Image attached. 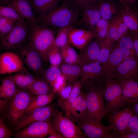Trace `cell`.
<instances>
[{"instance_id":"obj_1","label":"cell","mask_w":138,"mask_h":138,"mask_svg":"<svg viewBox=\"0 0 138 138\" xmlns=\"http://www.w3.org/2000/svg\"><path fill=\"white\" fill-rule=\"evenodd\" d=\"M61 3L50 12L37 17V22L55 30L69 26L74 27L78 20L80 8L67 0H63Z\"/></svg>"},{"instance_id":"obj_2","label":"cell","mask_w":138,"mask_h":138,"mask_svg":"<svg viewBox=\"0 0 138 138\" xmlns=\"http://www.w3.org/2000/svg\"><path fill=\"white\" fill-rule=\"evenodd\" d=\"M28 25V45L39 53L43 61L47 62L49 52L54 46L55 29L37 22Z\"/></svg>"},{"instance_id":"obj_3","label":"cell","mask_w":138,"mask_h":138,"mask_svg":"<svg viewBox=\"0 0 138 138\" xmlns=\"http://www.w3.org/2000/svg\"><path fill=\"white\" fill-rule=\"evenodd\" d=\"M103 81L86 88V114L85 118L101 122L107 115L102 92Z\"/></svg>"},{"instance_id":"obj_4","label":"cell","mask_w":138,"mask_h":138,"mask_svg":"<svg viewBox=\"0 0 138 138\" xmlns=\"http://www.w3.org/2000/svg\"><path fill=\"white\" fill-rule=\"evenodd\" d=\"M102 92L107 114L128 107L123 98L121 87L116 79L104 78Z\"/></svg>"},{"instance_id":"obj_5","label":"cell","mask_w":138,"mask_h":138,"mask_svg":"<svg viewBox=\"0 0 138 138\" xmlns=\"http://www.w3.org/2000/svg\"><path fill=\"white\" fill-rule=\"evenodd\" d=\"M33 96L28 91L18 90L10 100L7 119L13 128L24 114Z\"/></svg>"},{"instance_id":"obj_6","label":"cell","mask_w":138,"mask_h":138,"mask_svg":"<svg viewBox=\"0 0 138 138\" xmlns=\"http://www.w3.org/2000/svg\"><path fill=\"white\" fill-rule=\"evenodd\" d=\"M29 28L26 21L17 22L13 28L0 38L2 47L6 50L17 48L28 39Z\"/></svg>"},{"instance_id":"obj_7","label":"cell","mask_w":138,"mask_h":138,"mask_svg":"<svg viewBox=\"0 0 138 138\" xmlns=\"http://www.w3.org/2000/svg\"><path fill=\"white\" fill-rule=\"evenodd\" d=\"M53 125L56 130L66 138H82L85 137L78 125L61 111H56L53 117Z\"/></svg>"},{"instance_id":"obj_8","label":"cell","mask_w":138,"mask_h":138,"mask_svg":"<svg viewBox=\"0 0 138 138\" xmlns=\"http://www.w3.org/2000/svg\"><path fill=\"white\" fill-rule=\"evenodd\" d=\"M77 123L88 138H115V132L109 125L105 126L101 122L85 118Z\"/></svg>"},{"instance_id":"obj_9","label":"cell","mask_w":138,"mask_h":138,"mask_svg":"<svg viewBox=\"0 0 138 138\" xmlns=\"http://www.w3.org/2000/svg\"><path fill=\"white\" fill-rule=\"evenodd\" d=\"M56 111L51 105L36 108L29 113L24 114L13 128L18 131L33 122L49 120L53 117Z\"/></svg>"},{"instance_id":"obj_10","label":"cell","mask_w":138,"mask_h":138,"mask_svg":"<svg viewBox=\"0 0 138 138\" xmlns=\"http://www.w3.org/2000/svg\"><path fill=\"white\" fill-rule=\"evenodd\" d=\"M53 123L49 120L32 123L15 134L18 138H43L55 130Z\"/></svg>"},{"instance_id":"obj_11","label":"cell","mask_w":138,"mask_h":138,"mask_svg":"<svg viewBox=\"0 0 138 138\" xmlns=\"http://www.w3.org/2000/svg\"><path fill=\"white\" fill-rule=\"evenodd\" d=\"M82 18L74 28H79L93 32L95 27L101 18L97 4H90L80 7Z\"/></svg>"},{"instance_id":"obj_12","label":"cell","mask_w":138,"mask_h":138,"mask_svg":"<svg viewBox=\"0 0 138 138\" xmlns=\"http://www.w3.org/2000/svg\"><path fill=\"white\" fill-rule=\"evenodd\" d=\"M134 113L132 109L129 107L111 112L107 114L109 123L108 125L117 133L125 131L130 120Z\"/></svg>"},{"instance_id":"obj_13","label":"cell","mask_w":138,"mask_h":138,"mask_svg":"<svg viewBox=\"0 0 138 138\" xmlns=\"http://www.w3.org/2000/svg\"><path fill=\"white\" fill-rule=\"evenodd\" d=\"M20 56L28 68L38 75L42 76L44 72L43 61L39 53L28 45L21 48Z\"/></svg>"},{"instance_id":"obj_14","label":"cell","mask_w":138,"mask_h":138,"mask_svg":"<svg viewBox=\"0 0 138 138\" xmlns=\"http://www.w3.org/2000/svg\"><path fill=\"white\" fill-rule=\"evenodd\" d=\"M27 70L20 56L14 52H7L0 55L1 74L15 73Z\"/></svg>"},{"instance_id":"obj_15","label":"cell","mask_w":138,"mask_h":138,"mask_svg":"<svg viewBox=\"0 0 138 138\" xmlns=\"http://www.w3.org/2000/svg\"><path fill=\"white\" fill-rule=\"evenodd\" d=\"M103 75V64L96 62H93L82 66L79 80L86 88L101 80Z\"/></svg>"},{"instance_id":"obj_16","label":"cell","mask_w":138,"mask_h":138,"mask_svg":"<svg viewBox=\"0 0 138 138\" xmlns=\"http://www.w3.org/2000/svg\"><path fill=\"white\" fill-rule=\"evenodd\" d=\"M111 78L115 79H132L138 81V59L123 61L116 68Z\"/></svg>"},{"instance_id":"obj_17","label":"cell","mask_w":138,"mask_h":138,"mask_svg":"<svg viewBox=\"0 0 138 138\" xmlns=\"http://www.w3.org/2000/svg\"><path fill=\"white\" fill-rule=\"evenodd\" d=\"M115 79L121 87L123 98L128 107L138 102V81L132 79Z\"/></svg>"},{"instance_id":"obj_18","label":"cell","mask_w":138,"mask_h":138,"mask_svg":"<svg viewBox=\"0 0 138 138\" xmlns=\"http://www.w3.org/2000/svg\"><path fill=\"white\" fill-rule=\"evenodd\" d=\"M92 31L79 28H73L68 36V43L80 50L94 38Z\"/></svg>"},{"instance_id":"obj_19","label":"cell","mask_w":138,"mask_h":138,"mask_svg":"<svg viewBox=\"0 0 138 138\" xmlns=\"http://www.w3.org/2000/svg\"><path fill=\"white\" fill-rule=\"evenodd\" d=\"M80 51L77 64L82 67L87 64L96 62L99 53V41L94 37Z\"/></svg>"},{"instance_id":"obj_20","label":"cell","mask_w":138,"mask_h":138,"mask_svg":"<svg viewBox=\"0 0 138 138\" xmlns=\"http://www.w3.org/2000/svg\"><path fill=\"white\" fill-rule=\"evenodd\" d=\"M123 51L117 43L106 62L103 65V79L111 78L116 68L123 61Z\"/></svg>"},{"instance_id":"obj_21","label":"cell","mask_w":138,"mask_h":138,"mask_svg":"<svg viewBox=\"0 0 138 138\" xmlns=\"http://www.w3.org/2000/svg\"><path fill=\"white\" fill-rule=\"evenodd\" d=\"M7 6L15 10L28 24L37 22V17L29 0H12Z\"/></svg>"},{"instance_id":"obj_22","label":"cell","mask_w":138,"mask_h":138,"mask_svg":"<svg viewBox=\"0 0 138 138\" xmlns=\"http://www.w3.org/2000/svg\"><path fill=\"white\" fill-rule=\"evenodd\" d=\"M86 114L85 93L81 91L71 106L69 117L77 123L86 117Z\"/></svg>"},{"instance_id":"obj_23","label":"cell","mask_w":138,"mask_h":138,"mask_svg":"<svg viewBox=\"0 0 138 138\" xmlns=\"http://www.w3.org/2000/svg\"><path fill=\"white\" fill-rule=\"evenodd\" d=\"M29 0L37 17L44 15L53 11L63 0Z\"/></svg>"},{"instance_id":"obj_24","label":"cell","mask_w":138,"mask_h":138,"mask_svg":"<svg viewBox=\"0 0 138 138\" xmlns=\"http://www.w3.org/2000/svg\"><path fill=\"white\" fill-rule=\"evenodd\" d=\"M119 14L131 34L138 32V15L128 6H123Z\"/></svg>"},{"instance_id":"obj_25","label":"cell","mask_w":138,"mask_h":138,"mask_svg":"<svg viewBox=\"0 0 138 138\" xmlns=\"http://www.w3.org/2000/svg\"><path fill=\"white\" fill-rule=\"evenodd\" d=\"M83 85L79 80L73 83L72 90L70 95L66 100H62L58 99V105L65 111V115L69 117L71 106L76 99L80 94Z\"/></svg>"},{"instance_id":"obj_26","label":"cell","mask_w":138,"mask_h":138,"mask_svg":"<svg viewBox=\"0 0 138 138\" xmlns=\"http://www.w3.org/2000/svg\"><path fill=\"white\" fill-rule=\"evenodd\" d=\"M117 44L122 50L123 54V61L137 58L134 49L133 37L129 32L118 41Z\"/></svg>"},{"instance_id":"obj_27","label":"cell","mask_w":138,"mask_h":138,"mask_svg":"<svg viewBox=\"0 0 138 138\" xmlns=\"http://www.w3.org/2000/svg\"><path fill=\"white\" fill-rule=\"evenodd\" d=\"M9 77L17 86L26 89L29 88L36 78L27 70L17 72Z\"/></svg>"},{"instance_id":"obj_28","label":"cell","mask_w":138,"mask_h":138,"mask_svg":"<svg viewBox=\"0 0 138 138\" xmlns=\"http://www.w3.org/2000/svg\"><path fill=\"white\" fill-rule=\"evenodd\" d=\"M82 67L77 64L64 63L62 64L60 68L62 74L66 77L67 82L73 83L80 77Z\"/></svg>"},{"instance_id":"obj_29","label":"cell","mask_w":138,"mask_h":138,"mask_svg":"<svg viewBox=\"0 0 138 138\" xmlns=\"http://www.w3.org/2000/svg\"><path fill=\"white\" fill-rule=\"evenodd\" d=\"M101 18L110 21L118 11L117 6L112 1L103 0L97 4Z\"/></svg>"},{"instance_id":"obj_30","label":"cell","mask_w":138,"mask_h":138,"mask_svg":"<svg viewBox=\"0 0 138 138\" xmlns=\"http://www.w3.org/2000/svg\"><path fill=\"white\" fill-rule=\"evenodd\" d=\"M55 96V93L53 91L48 94L33 96L24 114L29 113L38 108L46 106L51 102Z\"/></svg>"},{"instance_id":"obj_31","label":"cell","mask_w":138,"mask_h":138,"mask_svg":"<svg viewBox=\"0 0 138 138\" xmlns=\"http://www.w3.org/2000/svg\"><path fill=\"white\" fill-rule=\"evenodd\" d=\"M16 86L9 76L3 78L0 86V98L8 100H11L18 90Z\"/></svg>"},{"instance_id":"obj_32","label":"cell","mask_w":138,"mask_h":138,"mask_svg":"<svg viewBox=\"0 0 138 138\" xmlns=\"http://www.w3.org/2000/svg\"><path fill=\"white\" fill-rule=\"evenodd\" d=\"M44 79L36 77L27 89L33 96L49 94L52 92V88Z\"/></svg>"},{"instance_id":"obj_33","label":"cell","mask_w":138,"mask_h":138,"mask_svg":"<svg viewBox=\"0 0 138 138\" xmlns=\"http://www.w3.org/2000/svg\"><path fill=\"white\" fill-rule=\"evenodd\" d=\"M99 41V53L96 62L103 65L106 62L116 44L115 42L108 38L103 41Z\"/></svg>"},{"instance_id":"obj_34","label":"cell","mask_w":138,"mask_h":138,"mask_svg":"<svg viewBox=\"0 0 138 138\" xmlns=\"http://www.w3.org/2000/svg\"><path fill=\"white\" fill-rule=\"evenodd\" d=\"M110 22L101 18L95 25L93 31L95 38L100 41H103L107 39Z\"/></svg>"},{"instance_id":"obj_35","label":"cell","mask_w":138,"mask_h":138,"mask_svg":"<svg viewBox=\"0 0 138 138\" xmlns=\"http://www.w3.org/2000/svg\"><path fill=\"white\" fill-rule=\"evenodd\" d=\"M63 61L64 63L77 64L78 54L76 51L68 44L60 49Z\"/></svg>"},{"instance_id":"obj_36","label":"cell","mask_w":138,"mask_h":138,"mask_svg":"<svg viewBox=\"0 0 138 138\" xmlns=\"http://www.w3.org/2000/svg\"><path fill=\"white\" fill-rule=\"evenodd\" d=\"M74 28L73 26H69L57 29V36L55 38L54 45L57 48L60 49L68 43V36L72 29Z\"/></svg>"},{"instance_id":"obj_37","label":"cell","mask_w":138,"mask_h":138,"mask_svg":"<svg viewBox=\"0 0 138 138\" xmlns=\"http://www.w3.org/2000/svg\"><path fill=\"white\" fill-rule=\"evenodd\" d=\"M124 36L121 32L118 26L117 16H116L110 21L107 38L116 42Z\"/></svg>"},{"instance_id":"obj_38","label":"cell","mask_w":138,"mask_h":138,"mask_svg":"<svg viewBox=\"0 0 138 138\" xmlns=\"http://www.w3.org/2000/svg\"><path fill=\"white\" fill-rule=\"evenodd\" d=\"M62 74L59 66L51 65L44 71L42 76L44 79L48 82L51 87L55 80Z\"/></svg>"},{"instance_id":"obj_39","label":"cell","mask_w":138,"mask_h":138,"mask_svg":"<svg viewBox=\"0 0 138 138\" xmlns=\"http://www.w3.org/2000/svg\"><path fill=\"white\" fill-rule=\"evenodd\" d=\"M17 22L0 16V38L9 33L13 28Z\"/></svg>"},{"instance_id":"obj_40","label":"cell","mask_w":138,"mask_h":138,"mask_svg":"<svg viewBox=\"0 0 138 138\" xmlns=\"http://www.w3.org/2000/svg\"><path fill=\"white\" fill-rule=\"evenodd\" d=\"M0 16L17 22L25 20L12 8L1 5H0Z\"/></svg>"},{"instance_id":"obj_41","label":"cell","mask_w":138,"mask_h":138,"mask_svg":"<svg viewBox=\"0 0 138 138\" xmlns=\"http://www.w3.org/2000/svg\"><path fill=\"white\" fill-rule=\"evenodd\" d=\"M48 60L51 66H60L63 61L60 49L54 46L49 52Z\"/></svg>"},{"instance_id":"obj_42","label":"cell","mask_w":138,"mask_h":138,"mask_svg":"<svg viewBox=\"0 0 138 138\" xmlns=\"http://www.w3.org/2000/svg\"><path fill=\"white\" fill-rule=\"evenodd\" d=\"M73 83L68 82L58 92L60 97L58 99L62 100H64L68 97L72 91Z\"/></svg>"},{"instance_id":"obj_43","label":"cell","mask_w":138,"mask_h":138,"mask_svg":"<svg viewBox=\"0 0 138 138\" xmlns=\"http://www.w3.org/2000/svg\"><path fill=\"white\" fill-rule=\"evenodd\" d=\"M12 135V132L6 124L3 118L0 119V138H9Z\"/></svg>"},{"instance_id":"obj_44","label":"cell","mask_w":138,"mask_h":138,"mask_svg":"<svg viewBox=\"0 0 138 138\" xmlns=\"http://www.w3.org/2000/svg\"><path fill=\"white\" fill-rule=\"evenodd\" d=\"M67 79L62 74L58 77L55 81L52 86V91L54 93L57 92L67 83Z\"/></svg>"},{"instance_id":"obj_45","label":"cell","mask_w":138,"mask_h":138,"mask_svg":"<svg viewBox=\"0 0 138 138\" xmlns=\"http://www.w3.org/2000/svg\"><path fill=\"white\" fill-rule=\"evenodd\" d=\"M126 131L138 134V116L134 113L130 120Z\"/></svg>"},{"instance_id":"obj_46","label":"cell","mask_w":138,"mask_h":138,"mask_svg":"<svg viewBox=\"0 0 138 138\" xmlns=\"http://www.w3.org/2000/svg\"><path fill=\"white\" fill-rule=\"evenodd\" d=\"M70 2L80 7L86 4H98L103 0H67Z\"/></svg>"},{"instance_id":"obj_47","label":"cell","mask_w":138,"mask_h":138,"mask_svg":"<svg viewBox=\"0 0 138 138\" xmlns=\"http://www.w3.org/2000/svg\"><path fill=\"white\" fill-rule=\"evenodd\" d=\"M116 138H138V134L126 131L116 133Z\"/></svg>"},{"instance_id":"obj_48","label":"cell","mask_w":138,"mask_h":138,"mask_svg":"<svg viewBox=\"0 0 138 138\" xmlns=\"http://www.w3.org/2000/svg\"><path fill=\"white\" fill-rule=\"evenodd\" d=\"M131 34L133 37L136 56L137 58L138 59V32Z\"/></svg>"},{"instance_id":"obj_49","label":"cell","mask_w":138,"mask_h":138,"mask_svg":"<svg viewBox=\"0 0 138 138\" xmlns=\"http://www.w3.org/2000/svg\"><path fill=\"white\" fill-rule=\"evenodd\" d=\"M48 138H64V136L60 133L55 130L49 135Z\"/></svg>"},{"instance_id":"obj_50","label":"cell","mask_w":138,"mask_h":138,"mask_svg":"<svg viewBox=\"0 0 138 138\" xmlns=\"http://www.w3.org/2000/svg\"><path fill=\"white\" fill-rule=\"evenodd\" d=\"M9 100L4 99H0V110L1 112L3 111L7 106Z\"/></svg>"},{"instance_id":"obj_51","label":"cell","mask_w":138,"mask_h":138,"mask_svg":"<svg viewBox=\"0 0 138 138\" xmlns=\"http://www.w3.org/2000/svg\"><path fill=\"white\" fill-rule=\"evenodd\" d=\"M128 107H131L134 113L138 116V102L132 104Z\"/></svg>"},{"instance_id":"obj_52","label":"cell","mask_w":138,"mask_h":138,"mask_svg":"<svg viewBox=\"0 0 138 138\" xmlns=\"http://www.w3.org/2000/svg\"><path fill=\"white\" fill-rule=\"evenodd\" d=\"M137 0H128V5L129 6L134 5L136 3Z\"/></svg>"},{"instance_id":"obj_53","label":"cell","mask_w":138,"mask_h":138,"mask_svg":"<svg viewBox=\"0 0 138 138\" xmlns=\"http://www.w3.org/2000/svg\"><path fill=\"white\" fill-rule=\"evenodd\" d=\"M12 0H0V2L3 4L8 5L11 2Z\"/></svg>"},{"instance_id":"obj_54","label":"cell","mask_w":138,"mask_h":138,"mask_svg":"<svg viewBox=\"0 0 138 138\" xmlns=\"http://www.w3.org/2000/svg\"><path fill=\"white\" fill-rule=\"evenodd\" d=\"M123 5V6L127 5H128V0H118Z\"/></svg>"},{"instance_id":"obj_55","label":"cell","mask_w":138,"mask_h":138,"mask_svg":"<svg viewBox=\"0 0 138 138\" xmlns=\"http://www.w3.org/2000/svg\"><path fill=\"white\" fill-rule=\"evenodd\" d=\"M138 15V5L136 7L135 9H133Z\"/></svg>"}]
</instances>
